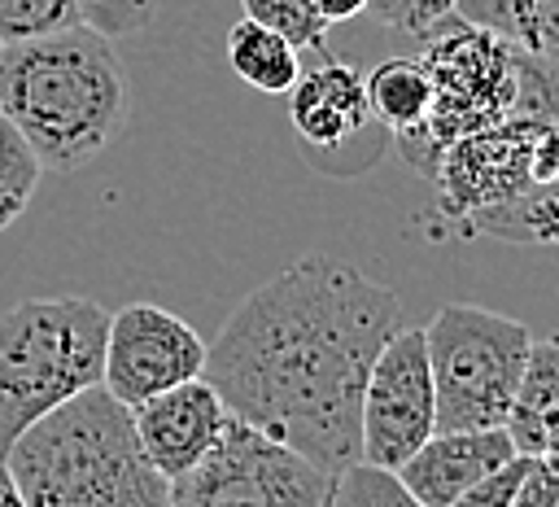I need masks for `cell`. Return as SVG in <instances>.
<instances>
[{
  "instance_id": "obj_1",
  "label": "cell",
  "mask_w": 559,
  "mask_h": 507,
  "mask_svg": "<svg viewBox=\"0 0 559 507\" xmlns=\"http://www.w3.org/2000/svg\"><path fill=\"white\" fill-rule=\"evenodd\" d=\"M406 328L389 284L332 254H306L258 284L218 328L205 380L231 420L341 476L362 455V393Z\"/></svg>"
},
{
  "instance_id": "obj_2",
  "label": "cell",
  "mask_w": 559,
  "mask_h": 507,
  "mask_svg": "<svg viewBox=\"0 0 559 507\" xmlns=\"http://www.w3.org/2000/svg\"><path fill=\"white\" fill-rule=\"evenodd\" d=\"M432 184L437 210L467 236L559 245V70L528 52L520 105L454 140Z\"/></svg>"
},
{
  "instance_id": "obj_3",
  "label": "cell",
  "mask_w": 559,
  "mask_h": 507,
  "mask_svg": "<svg viewBox=\"0 0 559 507\" xmlns=\"http://www.w3.org/2000/svg\"><path fill=\"white\" fill-rule=\"evenodd\" d=\"M0 109L44 170H79L127 131L131 83L114 39L79 22L0 48Z\"/></svg>"
},
{
  "instance_id": "obj_4",
  "label": "cell",
  "mask_w": 559,
  "mask_h": 507,
  "mask_svg": "<svg viewBox=\"0 0 559 507\" xmlns=\"http://www.w3.org/2000/svg\"><path fill=\"white\" fill-rule=\"evenodd\" d=\"M4 463L26 507H170V481L144 459L131 411L105 385L26 428Z\"/></svg>"
},
{
  "instance_id": "obj_5",
  "label": "cell",
  "mask_w": 559,
  "mask_h": 507,
  "mask_svg": "<svg viewBox=\"0 0 559 507\" xmlns=\"http://www.w3.org/2000/svg\"><path fill=\"white\" fill-rule=\"evenodd\" d=\"M109 310L92 297H31L0 315V459L57 406L105 380Z\"/></svg>"
},
{
  "instance_id": "obj_6",
  "label": "cell",
  "mask_w": 559,
  "mask_h": 507,
  "mask_svg": "<svg viewBox=\"0 0 559 507\" xmlns=\"http://www.w3.org/2000/svg\"><path fill=\"white\" fill-rule=\"evenodd\" d=\"M419 61L432 83V109L415 135L397 140V153L419 175L432 179L441 153L454 140L502 122L520 105L528 52L520 44L450 13L424 35Z\"/></svg>"
},
{
  "instance_id": "obj_7",
  "label": "cell",
  "mask_w": 559,
  "mask_h": 507,
  "mask_svg": "<svg viewBox=\"0 0 559 507\" xmlns=\"http://www.w3.org/2000/svg\"><path fill=\"white\" fill-rule=\"evenodd\" d=\"M437 389V433L507 428L533 337L520 319L450 302L424 323Z\"/></svg>"
},
{
  "instance_id": "obj_8",
  "label": "cell",
  "mask_w": 559,
  "mask_h": 507,
  "mask_svg": "<svg viewBox=\"0 0 559 507\" xmlns=\"http://www.w3.org/2000/svg\"><path fill=\"white\" fill-rule=\"evenodd\" d=\"M336 476L266 437L245 420H227L218 446L170 481V507H328Z\"/></svg>"
},
{
  "instance_id": "obj_9",
  "label": "cell",
  "mask_w": 559,
  "mask_h": 507,
  "mask_svg": "<svg viewBox=\"0 0 559 507\" xmlns=\"http://www.w3.org/2000/svg\"><path fill=\"white\" fill-rule=\"evenodd\" d=\"M210 345L201 332L179 319L166 306L131 302L118 315H109V341H105V393L122 402L127 411L179 389L188 380L205 376Z\"/></svg>"
},
{
  "instance_id": "obj_10",
  "label": "cell",
  "mask_w": 559,
  "mask_h": 507,
  "mask_svg": "<svg viewBox=\"0 0 559 507\" xmlns=\"http://www.w3.org/2000/svg\"><path fill=\"white\" fill-rule=\"evenodd\" d=\"M437 433V389L424 328H402L376 358L362 393L358 463L397 472Z\"/></svg>"
},
{
  "instance_id": "obj_11",
  "label": "cell",
  "mask_w": 559,
  "mask_h": 507,
  "mask_svg": "<svg viewBox=\"0 0 559 507\" xmlns=\"http://www.w3.org/2000/svg\"><path fill=\"white\" fill-rule=\"evenodd\" d=\"M227 420H231V411L223 406L218 389L205 376L131 406L140 450L166 481L197 468L227 433Z\"/></svg>"
},
{
  "instance_id": "obj_12",
  "label": "cell",
  "mask_w": 559,
  "mask_h": 507,
  "mask_svg": "<svg viewBox=\"0 0 559 507\" xmlns=\"http://www.w3.org/2000/svg\"><path fill=\"white\" fill-rule=\"evenodd\" d=\"M288 96V122L310 149H341L362 127H371V101H367V74L336 61L328 48H314V57L301 66Z\"/></svg>"
},
{
  "instance_id": "obj_13",
  "label": "cell",
  "mask_w": 559,
  "mask_h": 507,
  "mask_svg": "<svg viewBox=\"0 0 559 507\" xmlns=\"http://www.w3.org/2000/svg\"><path fill=\"white\" fill-rule=\"evenodd\" d=\"M515 459V446L507 428H476V433H432L402 468L397 481L424 503V507H450L463 498L476 481L498 472Z\"/></svg>"
},
{
  "instance_id": "obj_14",
  "label": "cell",
  "mask_w": 559,
  "mask_h": 507,
  "mask_svg": "<svg viewBox=\"0 0 559 507\" xmlns=\"http://www.w3.org/2000/svg\"><path fill=\"white\" fill-rule=\"evenodd\" d=\"M507 437L515 455L559 468V332L533 341L515 406L507 415Z\"/></svg>"
},
{
  "instance_id": "obj_15",
  "label": "cell",
  "mask_w": 559,
  "mask_h": 507,
  "mask_svg": "<svg viewBox=\"0 0 559 507\" xmlns=\"http://www.w3.org/2000/svg\"><path fill=\"white\" fill-rule=\"evenodd\" d=\"M371 122H380L393 140L415 135L432 109V83L419 57H389L367 74Z\"/></svg>"
},
{
  "instance_id": "obj_16",
  "label": "cell",
  "mask_w": 559,
  "mask_h": 507,
  "mask_svg": "<svg viewBox=\"0 0 559 507\" xmlns=\"http://www.w3.org/2000/svg\"><path fill=\"white\" fill-rule=\"evenodd\" d=\"M454 13L559 70V0H459Z\"/></svg>"
},
{
  "instance_id": "obj_17",
  "label": "cell",
  "mask_w": 559,
  "mask_h": 507,
  "mask_svg": "<svg viewBox=\"0 0 559 507\" xmlns=\"http://www.w3.org/2000/svg\"><path fill=\"white\" fill-rule=\"evenodd\" d=\"M227 66L249 87L284 96L297 83V74H301V52L284 35H275L271 26H262L253 17H240L227 31Z\"/></svg>"
},
{
  "instance_id": "obj_18",
  "label": "cell",
  "mask_w": 559,
  "mask_h": 507,
  "mask_svg": "<svg viewBox=\"0 0 559 507\" xmlns=\"http://www.w3.org/2000/svg\"><path fill=\"white\" fill-rule=\"evenodd\" d=\"M39 175H44V166H39L35 149L13 127V118L0 109V232L22 219V210L31 205L35 188H39Z\"/></svg>"
},
{
  "instance_id": "obj_19",
  "label": "cell",
  "mask_w": 559,
  "mask_h": 507,
  "mask_svg": "<svg viewBox=\"0 0 559 507\" xmlns=\"http://www.w3.org/2000/svg\"><path fill=\"white\" fill-rule=\"evenodd\" d=\"M245 17L271 26L275 35H284L297 52H314L328 48V31L332 22L310 4V0H240Z\"/></svg>"
},
{
  "instance_id": "obj_20",
  "label": "cell",
  "mask_w": 559,
  "mask_h": 507,
  "mask_svg": "<svg viewBox=\"0 0 559 507\" xmlns=\"http://www.w3.org/2000/svg\"><path fill=\"white\" fill-rule=\"evenodd\" d=\"M328 507H424L389 468H371V463H354L336 476L332 485V503Z\"/></svg>"
},
{
  "instance_id": "obj_21",
  "label": "cell",
  "mask_w": 559,
  "mask_h": 507,
  "mask_svg": "<svg viewBox=\"0 0 559 507\" xmlns=\"http://www.w3.org/2000/svg\"><path fill=\"white\" fill-rule=\"evenodd\" d=\"M83 22L79 0H0V44L52 35Z\"/></svg>"
},
{
  "instance_id": "obj_22",
  "label": "cell",
  "mask_w": 559,
  "mask_h": 507,
  "mask_svg": "<svg viewBox=\"0 0 559 507\" xmlns=\"http://www.w3.org/2000/svg\"><path fill=\"white\" fill-rule=\"evenodd\" d=\"M83 4V26L100 31L105 39H127L153 26L162 0H79Z\"/></svg>"
},
{
  "instance_id": "obj_23",
  "label": "cell",
  "mask_w": 559,
  "mask_h": 507,
  "mask_svg": "<svg viewBox=\"0 0 559 507\" xmlns=\"http://www.w3.org/2000/svg\"><path fill=\"white\" fill-rule=\"evenodd\" d=\"M459 9V0H371L367 4V13L380 22V26H389V31H397V35H415V39H424L441 17H450Z\"/></svg>"
},
{
  "instance_id": "obj_24",
  "label": "cell",
  "mask_w": 559,
  "mask_h": 507,
  "mask_svg": "<svg viewBox=\"0 0 559 507\" xmlns=\"http://www.w3.org/2000/svg\"><path fill=\"white\" fill-rule=\"evenodd\" d=\"M524 472H528V455H515L511 463H502L498 472H489L485 481H476L463 498H454L450 507H511Z\"/></svg>"
},
{
  "instance_id": "obj_25",
  "label": "cell",
  "mask_w": 559,
  "mask_h": 507,
  "mask_svg": "<svg viewBox=\"0 0 559 507\" xmlns=\"http://www.w3.org/2000/svg\"><path fill=\"white\" fill-rule=\"evenodd\" d=\"M511 507H559V468L528 459V472H524Z\"/></svg>"
},
{
  "instance_id": "obj_26",
  "label": "cell",
  "mask_w": 559,
  "mask_h": 507,
  "mask_svg": "<svg viewBox=\"0 0 559 507\" xmlns=\"http://www.w3.org/2000/svg\"><path fill=\"white\" fill-rule=\"evenodd\" d=\"M328 22H349V17H358V13H367V4L371 0H310Z\"/></svg>"
},
{
  "instance_id": "obj_27",
  "label": "cell",
  "mask_w": 559,
  "mask_h": 507,
  "mask_svg": "<svg viewBox=\"0 0 559 507\" xmlns=\"http://www.w3.org/2000/svg\"><path fill=\"white\" fill-rule=\"evenodd\" d=\"M0 507H26V498L17 490V476H13V468L4 459H0Z\"/></svg>"
},
{
  "instance_id": "obj_28",
  "label": "cell",
  "mask_w": 559,
  "mask_h": 507,
  "mask_svg": "<svg viewBox=\"0 0 559 507\" xmlns=\"http://www.w3.org/2000/svg\"><path fill=\"white\" fill-rule=\"evenodd\" d=\"M0 48H4V44H0Z\"/></svg>"
}]
</instances>
